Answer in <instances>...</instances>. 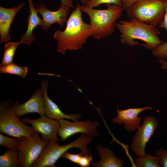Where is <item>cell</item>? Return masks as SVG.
Listing matches in <instances>:
<instances>
[{"label": "cell", "mask_w": 167, "mask_h": 167, "mask_svg": "<svg viewBox=\"0 0 167 167\" xmlns=\"http://www.w3.org/2000/svg\"><path fill=\"white\" fill-rule=\"evenodd\" d=\"M19 138H14L0 134V145L6 148L7 149L18 151Z\"/></svg>", "instance_id": "obj_22"}, {"label": "cell", "mask_w": 167, "mask_h": 167, "mask_svg": "<svg viewBox=\"0 0 167 167\" xmlns=\"http://www.w3.org/2000/svg\"><path fill=\"white\" fill-rule=\"evenodd\" d=\"M12 106L16 114L19 118L29 113H36L41 116L46 115L41 88L36 90L25 102H13Z\"/></svg>", "instance_id": "obj_13"}, {"label": "cell", "mask_w": 167, "mask_h": 167, "mask_svg": "<svg viewBox=\"0 0 167 167\" xmlns=\"http://www.w3.org/2000/svg\"><path fill=\"white\" fill-rule=\"evenodd\" d=\"M36 8L42 17L41 26L44 30H48L52 24L55 23L60 27L64 26L67 20L71 8L61 5L57 10L52 11L48 10L45 5L42 3L37 5Z\"/></svg>", "instance_id": "obj_11"}, {"label": "cell", "mask_w": 167, "mask_h": 167, "mask_svg": "<svg viewBox=\"0 0 167 167\" xmlns=\"http://www.w3.org/2000/svg\"><path fill=\"white\" fill-rule=\"evenodd\" d=\"M152 109V108L149 106L123 110H119L117 107L118 115L113 118L112 122L118 125L124 124L123 127L131 132L137 129L140 126L142 118L139 117V114L143 111Z\"/></svg>", "instance_id": "obj_12"}, {"label": "cell", "mask_w": 167, "mask_h": 167, "mask_svg": "<svg viewBox=\"0 0 167 167\" xmlns=\"http://www.w3.org/2000/svg\"><path fill=\"white\" fill-rule=\"evenodd\" d=\"M115 26L121 33V43L129 46L139 44V42L135 41L139 40L145 43L142 45L152 50L164 43L159 37L161 34L159 30L153 25L130 19L116 22Z\"/></svg>", "instance_id": "obj_2"}, {"label": "cell", "mask_w": 167, "mask_h": 167, "mask_svg": "<svg viewBox=\"0 0 167 167\" xmlns=\"http://www.w3.org/2000/svg\"><path fill=\"white\" fill-rule=\"evenodd\" d=\"M61 5L65 6L70 8L73 7V0H60Z\"/></svg>", "instance_id": "obj_30"}, {"label": "cell", "mask_w": 167, "mask_h": 167, "mask_svg": "<svg viewBox=\"0 0 167 167\" xmlns=\"http://www.w3.org/2000/svg\"><path fill=\"white\" fill-rule=\"evenodd\" d=\"M18 151L7 149L0 156V167H19L18 160Z\"/></svg>", "instance_id": "obj_18"}, {"label": "cell", "mask_w": 167, "mask_h": 167, "mask_svg": "<svg viewBox=\"0 0 167 167\" xmlns=\"http://www.w3.org/2000/svg\"><path fill=\"white\" fill-rule=\"evenodd\" d=\"M158 126L156 118L154 117H145L141 126L138 129L133 137L131 146V150L137 157L146 155L145 148L147 143L153 135Z\"/></svg>", "instance_id": "obj_8"}, {"label": "cell", "mask_w": 167, "mask_h": 167, "mask_svg": "<svg viewBox=\"0 0 167 167\" xmlns=\"http://www.w3.org/2000/svg\"><path fill=\"white\" fill-rule=\"evenodd\" d=\"M82 14L77 5L67 19L65 29L55 31L53 36L57 42L58 52L64 54L67 49H81L88 38L92 36V27L89 24L84 21Z\"/></svg>", "instance_id": "obj_1"}, {"label": "cell", "mask_w": 167, "mask_h": 167, "mask_svg": "<svg viewBox=\"0 0 167 167\" xmlns=\"http://www.w3.org/2000/svg\"><path fill=\"white\" fill-rule=\"evenodd\" d=\"M159 28H164L167 32V0L166 1L165 13L162 21L158 26Z\"/></svg>", "instance_id": "obj_28"}, {"label": "cell", "mask_w": 167, "mask_h": 167, "mask_svg": "<svg viewBox=\"0 0 167 167\" xmlns=\"http://www.w3.org/2000/svg\"><path fill=\"white\" fill-rule=\"evenodd\" d=\"M28 72V68L26 66H21L13 62L0 66V73L15 75L24 78Z\"/></svg>", "instance_id": "obj_20"}, {"label": "cell", "mask_w": 167, "mask_h": 167, "mask_svg": "<svg viewBox=\"0 0 167 167\" xmlns=\"http://www.w3.org/2000/svg\"><path fill=\"white\" fill-rule=\"evenodd\" d=\"M28 7L29 14L28 19L27 29L26 32L20 37V41L21 43L28 44L30 46L35 39L33 31L37 26H41L42 19L38 16V12L33 3H29Z\"/></svg>", "instance_id": "obj_17"}, {"label": "cell", "mask_w": 167, "mask_h": 167, "mask_svg": "<svg viewBox=\"0 0 167 167\" xmlns=\"http://www.w3.org/2000/svg\"><path fill=\"white\" fill-rule=\"evenodd\" d=\"M136 167H160L159 159L156 156L148 153L144 156L137 157L134 161Z\"/></svg>", "instance_id": "obj_21"}, {"label": "cell", "mask_w": 167, "mask_h": 167, "mask_svg": "<svg viewBox=\"0 0 167 167\" xmlns=\"http://www.w3.org/2000/svg\"><path fill=\"white\" fill-rule=\"evenodd\" d=\"M28 3H33V0H27Z\"/></svg>", "instance_id": "obj_33"}, {"label": "cell", "mask_w": 167, "mask_h": 167, "mask_svg": "<svg viewBox=\"0 0 167 167\" xmlns=\"http://www.w3.org/2000/svg\"><path fill=\"white\" fill-rule=\"evenodd\" d=\"M25 4L23 2L11 8L0 7V43L7 42L11 40L9 29L17 13Z\"/></svg>", "instance_id": "obj_15"}, {"label": "cell", "mask_w": 167, "mask_h": 167, "mask_svg": "<svg viewBox=\"0 0 167 167\" xmlns=\"http://www.w3.org/2000/svg\"><path fill=\"white\" fill-rule=\"evenodd\" d=\"M58 121L59 125L58 135L62 141L78 133L87 134L94 137L99 135L97 128L100 124L96 120L92 122L86 120L72 122L64 119H62Z\"/></svg>", "instance_id": "obj_9"}, {"label": "cell", "mask_w": 167, "mask_h": 167, "mask_svg": "<svg viewBox=\"0 0 167 167\" xmlns=\"http://www.w3.org/2000/svg\"><path fill=\"white\" fill-rule=\"evenodd\" d=\"M159 61L161 64V68L166 70V72L167 74V61L165 59H159Z\"/></svg>", "instance_id": "obj_31"}, {"label": "cell", "mask_w": 167, "mask_h": 167, "mask_svg": "<svg viewBox=\"0 0 167 167\" xmlns=\"http://www.w3.org/2000/svg\"><path fill=\"white\" fill-rule=\"evenodd\" d=\"M12 101L2 102L0 106V132L15 138L29 136L35 131L20 120L12 106Z\"/></svg>", "instance_id": "obj_6"}, {"label": "cell", "mask_w": 167, "mask_h": 167, "mask_svg": "<svg viewBox=\"0 0 167 167\" xmlns=\"http://www.w3.org/2000/svg\"><path fill=\"white\" fill-rule=\"evenodd\" d=\"M82 4L87 5L89 0H80Z\"/></svg>", "instance_id": "obj_32"}, {"label": "cell", "mask_w": 167, "mask_h": 167, "mask_svg": "<svg viewBox=\"0 0 167 167\" xmlns=\"http://www.w3.org/2000/svg\"><path fill=\"white\" fill-rule=\"evenodd\" d=\"M20 41L16 42H8L4 45V54L0 66L13 63L15 52L18 46L21 44Z\"/></svg>", "instance_id": "obj_19"}, {"label": "cell", "mask_w": 167, "mask_h": 167, "mask_svg": "<svg viewBox=\"0 0 167 167\" xmlns=\"http://www.w3.org/2000/svg\"><path fill=\"white\" fill-rule=\"evenodd\" d=\"M166 1L138 0L126 11L130 19L157 27L163 19Z\"/></svg>", "instance_id": "obj_5"}, {"label": "cell", "mask_w": 167, "mask_h": 167, "mask_svg": "<svg viewBox=\"0 0 167 167\" xmlns=\"http://www.w3.org/2000/svg\"><path fill=\"white\" fill-rule=\"evenodd\" d=\"M77 5L82 12L89 16V24L93 31L92 36L96 40L107 37L113 33L116 21L124 10L122 6L115 4H107V8L101 10L82 4Z\"/></svg>", "instance_id": "obj_3"}, {"label": "cell", "mask_w": 167, "mask_h": 167, "mask_svg": "<svg viewBox=\"0 0 167 167\" xmlns=\"http://www.w3.org/2000/svg\"><path fill=\"white\" fill-rule=\"evenodd\" d=\"M36 132L29 136L19 138L18 160L19 167H31L38 158L49 140L41 139Z\"/></svg>", "instance_id": "obj_7"}, {"label": "cell", "mask_w": 167, "mask_h": 167, "mask_svg": "<svg viewBox=\"0 0 167 167\" xmlns=\"http://www.w3.org/2000/svg\"><path fill=\"white\" fill-rule=\"evenodd\" d=\"M103 4H115L122 6V0H89L87 5L93 8Z\"/></svg>", "instance_id": "obj_24"}, {"label": "cell", "mask_w": 167, "mask_h": 167, "mask_svg": "<svg viewBox=\"0 0 167 167\" xmlns=\"http://www.w3.org/2000/svg\"><path fill=\"white\" fill-rule=\"evenodd\" d=\"M152 54L159 59H165L167 58V42H164L153 49Z\"/></svg>", "instance_id": "obj_23"}, {"label": "cell", "mask_w": 167, "mask_h": 167, "mask_svg": "<svg viewBox=\"0 0 167 167\" xmlns=\"http://www.w3.org/2000/svg\"><path fill=\"white\" fill-rule=\"evenodd\" d=\"M22 121L25 124H31L35 131L41 134V138L44 140L57 143L62 141L57 136L59 125L58 120L45 115L35 119L24 117L23 118Z\"/></svg>", "instance_id": "obj_10"}, {"label": "cell", "mask_w": 167, "mask_h": 167, "mask_svg": "<svg viewBox=\"0 0 167 167\" xmlns=\"http://www.w3.org/2000/svg\"><path fill=\"white\" fill-rule=\"evenodd\" d=\"M154 154L158 157L160 166L167 167V150L162 148L156 150Z\"/></svg>", "instance_id": "obj_26"}, {"label": "cell", "mask_w": 167, "mask_h": 167, "mask_svg": "<svg viewBox=\"0 0 167 167\" xmlns=\"http://www.w3.org/2000/svg\"><path fill=\"white\" fill-rule=\"evenodd\" d=\"M98 154L100 157V160L92 162L94 167H121L125 162L115 155L114 151L109 148L103 147L99 144L96 146Z\"/></svg>", "instance_id": "obj_16"}, {"label": "cell", "mask_w": 167, "mask_h": 167, "mask_svg": "<svg viewBox=\"0 0 167 167\" xmlns=\"http://www.w3.org/2000/svg\"><path fill=\"white\" fill-rule=\"evenodd\" d=\"M48 87V81H42L41 88L43 92L46 115L51 119L58 120L62 119H71L73 122L78 121L81 116L80 114H66L64 113L57 104L49 97L47 93Z\"/></svg>", "instance_id": "obj_14"}, {"label": "cell", "mask_w": 167, "mask_h": 167, "mask_svg": "<svg viewBox=\"0 0 167 167\" xmlns=\"http://www.w3.org/2000/svg\"><path fill=\"white\" fill-rule=\"evenodd\" d=\"M81 153L72 154L66 151L61 156V158L66 159L73 163L78 164L81 156Z\"/></svg>", "instance_id": "obj_27"}, {"label": "cell", "mask_w": 167, "mask_h": 167, "mask_svg": "<svg viewBox=\"0 0 167 167\" xmlns=\"http://www.w3.org/2000/svg\"><path fill=\"white\" fill-rule=\"evenodd\" d=\"M94 137L82 134L76 140L67 144L60 146L59 143L50 141L32 167H55V164L65 152L73 148L81 151L88 150V145Z\"/></svg>", "instance_id": "obj_4"}, {"label": "cell", "mask_w": 167, "mask_h": 167, "mask_svg": "<svg viewBox=\"0 0 167 167\" xmlns=\"http://www.w3.org/2000/svg\"><path fill=\"white\" fill-rule=\"evenodd\" d=\"M138 0H122V7L124 10L126 11L134 3ZM166 1V0H164Z\"/></svg>", "instance_id": "obj_29"}, {"label": "cell", "mask_w": 167, "mask_h": 167, "mask_svg": "<svg viewBox=\"0 0 167 167\" xmlns=\"http://www.w3.org/2000/svg\"><path fill=\"white\" fill-rule=\"evenodd\" d=\"M82 155L78 165L81 167H88L93 159L92 154L88 150L81 151Z\"/></svg>", "instance_id": "obj_25"}]
</instances>
